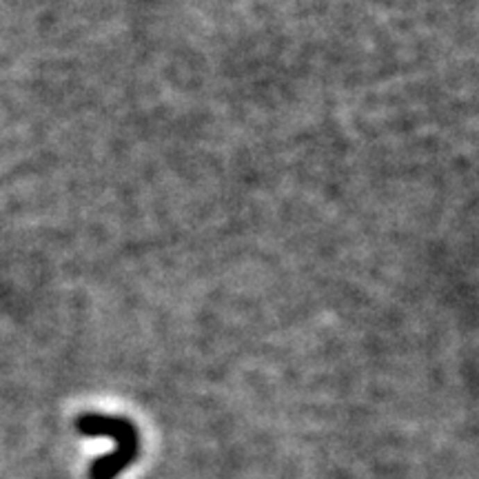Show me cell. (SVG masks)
<instances>
[{"mask_svg": "<svg viewBox=\"0 0 479 479\" xmlns=\"http://www.w3.org/2000/svg\"><path fill=\"white\" fill-rule=\"evenodd\" d=\"M78 430L85 435H105L118 442V448L109 457L98 460V464L91 469L94 479H113L120 471H124L133 462L138 453V437L129 421L105 417V415H83L78 419Z\"/></svg>", "mask_w": 479, "mask_h": 479, "instance_id": "cell-1", "label": "cell"}]
</instances>
